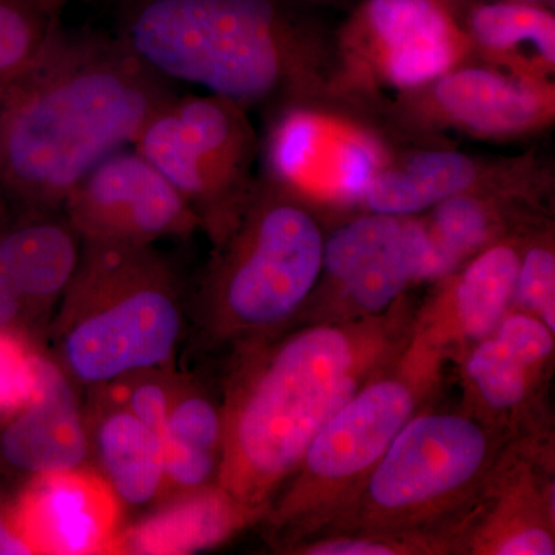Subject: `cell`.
Masks as SVG:
<instances>
[{
  "label": "cell",
  "instance_id": "cell-7",
  "mask_svg": "<svg viewBox=\"0 0 555 555\" xmlns=\"http://www.w3.org/2000/svg\"><path fill=\"white\" fill-rule=\"evenodd\" d=\"M420 383L412 372L371 378L327 420L292 470L280 518L315 532L341 513L397 434L414 416Z\"/></svg>",
  "mask_w": 555,
  "mask_h": 555
},
{
  "label": "cell",
  "instance_id": "cell-21",
  "mask_svg": "<svg viewBox=\"0 0 555 555\" xmlns=\"http://www.w3.org/2000/svg\"><path fill=\"white\" fill-rule=\"evenodd\" d=\"M73 0H0V94L49 51Z\"/></svg>",
  "mask_w": 555,
  "mask_h": 555
},
{
  "label": "cell",
  "instance_id": "cell-14",
  "mask_svg": "<svg viewBox=\"0 0 555 555\" xmlns=\"http://www.w3.org/2000/svg\"><path fill=\"white\" fill-rule=\"evenodd\" d=\"M554 353V332L529 313L505 317L491 337L477 343L466 377L478 400L495 414L524 406Z\"/></svg>",
  "mask_w": 555,
  "mask_h": 555
},
{
  "label": "cell",
  "instance_id": "cell-22",
  "mask_svg": "<svg viewBox=\"0 0 555 555\" xmlns=\"http://www.w3.org/2000/svg\"><path fill=\"white\" fill-rule=\"evenodd\" d=\"M433 208L429 224H425L427 254L422 281L449 275L463 259L488 244L494 229L488 206L466 193Z\"/></svg>",
  "mask_w": 555,
  "mask_h": 555
},
{
  "label": "cell",
  "instance_id": "cell-27",
  "mask_svg": "<svg viewBox=\"0 0 555 555\" xmlns=\"http://www.w3.org/2000/svg\"><path fill=\"white\" fill-rule=\"evenodd\" d=\"M448 547L443 535L426 532H353L313 540L302 546L310 555H396L440 553Z\"/></svg>",
  "mask_w": 555,
  "mask_h": 555
},
{
  "label": "cell",
  "instance_id": "cell-19",
  "mask_svg": "<svg viewBox=\"0 0 555 555\" xmlns=\"http://www.w3.org/2000/svg\"><path fill=\"white\" fill-rule=\"evenodd\" d=\"M426 254V225L403 219L396 238L338 287L339 295L358 315H378L409 284L422 280Z\"/></svg>",
  "mask_w": 555,
  "mask_h": 555
},
{
  "label": "cell",
  "instance_id": "cell-28",
  "mask_svg": "<svg viewBox=\"0 0 555 555\" xmlns=\"http://www.w3.org/2000/svg\"><path fill=\"white\" fill-rule=\"evenodd\" d=\"M513 302L555 332V255L550 247L529 248L520 259Z\"/></svg>",
  "mask_w": 555,
  "mask_h": 555
},
{
  "label": "cell",
  "instance_id": "cell-15",
  "mask_svg": "<svg viewBox=\"0 0 555 555\" xmlns=\"http://www.w3.org/2000/svg\"><path fill=\"white\" fill-rule=\"evenodd\" d=\"M434 100L451 122L488 137L534 127L547 108L534 87L483 68L448 72L437 79Z\"/></svg>",
  "mask_w": 555,
  "mask_h": 555
},
{
  "label": "cell",
  "instance_id": "cell-32",
  "mask_svg": "<svg viewBox=\"0 0 555 555\" xmlns=\"http://www.w3.org/2000/svg\"><path fill=\"white\" fill-rule=\"evenodd\" d=\"M33 547L28 545L27 540L21 535V532L14 531L5 518L0 514V555H22L33 554Z\"/></svg>",
  "mask_w": 555,
  "mask_h": 555
},
{
  "label": "cell",
  "instance_id": "cell-36",
  "mask_svg": "<svg viewBox=\"0 0 555 555\" xmlns=\"http://www.w3.org/2000/svg\"><path fill=\"white\" fill-rule=\"evenodd\" d=\"M449 2H469L470 5V3L480 2V0H449Z\"/></svg>",
  "mask_w": 555,
  "mask_h": 555
},
{
  "label": "cell",
  "instance_id": "cell-17",
  "mask_svg": "<svg viewBox=\"0 0 555 555\" xmlns=\"http://www.w3.org/2000/svg\"><path fill=\"white\" fill-rule=\"evenodd\" d=\"M520 255L496 244L486 248L455 281L451 294V324L465 341L491 337L513 305Z\"/></svg>",
  "mask_w": 555,
  "mask_h": 555
},
{
  "label": "cell",
  "instance_id": "cell-3",
  "mask_svg": "<svg viewBox=\"0 0 555 555\" xmlns=\"http://www.w3.org/2000/svg\"><path fill=\"white\" fill-rule=\"evenodd\" d=\"M118 38L163 78L246 108L297 72L306 22L295 0H116Z\"/></svg>",
  "mask_w": 555,
  "mask_h": 555
},
{
  "label": "cell",
  "instance_id": "cell-12",
  "mask_svg": "<svg viewBox=\"0 0 555 555\" xmlns=\"http://www.w3.org/2000/svg\"><path fill=\"white\" fill-rule=\"evenodd\" d=\"M115 520V500L101 480L75 470L46 474L25 499L21 535L33 551L89 554L107 545Z\"/></svg>",
  "mask_w": 555,
  "mask_h": 555
},
{
  "label": "cell",
  "instance_id": "cell-11",
  "mask_svg": "<svg viewBox=\"0 0 555 555\" xmlns=\"http://www.w3.org/2000/svg\"><path fill=\"white\" fill-rule=\"evenodd\" d=\"M79 261L69 224L39 219L0 235V337L60 297Z\"/></svg>",
  "mask_w": 555,
  "mask_h": 555
},
{
  "label": "cell",
  "instance_id": "cell-26",
  "mask_svg": "<svg viewBox=\"0 0 555 555\" xmlns=\"http://www.w3.org/2000/svg\"><path fill=\"white\" fill-rule=\"evenodd\" d=\"M320 122L312 113L291 112L280 119L269 141V167L278 182L301 177L317 152Z\"/></svg>",
  "mask_w": 555,
  "mask_h": 555
},
{
  "label": "cell",
  "instance_id": "cell-23",
  "mask_svg": "<svg viewBox=\"0 0 555 555\" xmlns=\"http://www.w3.org/2000/svg\"><path fill=\"white\" fill-rule=\"evenodd\" d=\"M230 496H199L150 521L137 535L138 551L177 553L215 542L229 531Z\"/></svg>",
  "mask_w": 555,
  "mask_h": 555
},
{
  "label": "cell",
  "instance_id": "cell-35",
  "mask_svg": "<svg viewBox=\"0 0 555 555\" xmlns=\"http://www.w3.org/2000/svg\"><path fill=\"white\" fill-rule=\"evenodd\" d=\"M295 2L315 3V2H327V0H295Z\"/></svg>",
  "mask_w": 555,
  "mask_h": 555
},
{
  "label": "cell",
  "instance_id": "cell-16",
  "mask_svg": "<svg viewBox=\"0 0 555 555\" xmlns=\"http://www.w3.org/2000/svg\"><path fill=\"white\" fill-rule=\"evenodd\" d=\"M477 175L476 163L463 153H420L403 169L379 171L361 201L374 214L409 217L463 195Z\"/></svg>",
  "mask_w": 555,
  "mask_h": 555
},
{
  "label": "cell",
  "instance_id": "cell-18",
  "mask_svg": "<svg viewBox=\"0 0 555 555\" xmlns=\"http://www.w3.org/2000/svg\"><path fill=\"white\" fill-rule=\"evenodd\" d=\"M102 466L113 491L131 505L149 502L164 476L163 438L131 412H116L102 423Z\"/></svg>",
  "mask_w": 555,
  "mask_h": 555
},
{
  "label": "cell",
  "instance_id": "cell-20",
  "mask_svg": "<svg viewBox=\"0 0 555 555\" xmlns=\"http://www.w3.org/2000/svg\"><path fill=\"white\" fill-rule=\"evenodd\" d=\"M467 30L481 49L492 53L532 50L546 67L555 65V17L546 7L480 0L469 5Z\"/></svg>",
  "mask_w": 555,
  "mask_h": 555
},
{
  "label": "cell",
  "instance_id": "cell-9",
  "mask_svg": "<svg viewBox=\"0 0 555 555\" xmlns=\"http://www.w3.org/2000/svg\"><path fill=\"white\" fill-rule=\"evenodd\" d=\"M64 206L76 235L101 246L147 247L199 221L169 179L137 150L122 149L101 160Z\"/></svg>",
  "mask_w": 555,
  "mask_h": 555
},
{
  "label": "cell",
  "instance_id": "cell-6",
  "mask_svg": "<svg viewBox=\"0 0 555 555\" xmlns=\"http://www.w3.org/2000/svg\"><path fill=\"white\" fill-rule=\"evenodd\" d=\"M244 214L215 272V301L233 327L278 326L315 288L326 240L312 215L276 190L259 193Z\"/></svg>",
  "mask_w": 555,
  "mask_h": 555
},
{
  "label": "cell",
  "instance_id": "cell-25",
  "mask_svg": "<svg viewBox=\"0 0 555 555\" xmlns=\"http://www.w3.org/2000/svg\"><path fill=\"white\" fill-rule=\"evenodd\" d=\"M222 423L214 404L199 397L188 398L170 409L163 434L164 454L215 459Z\"/></svg>",
  "mask_w": 555,
  "mask_h": 555
},
{
  "label": "cell",
  "instance_id": "cell-13",
  "mask_svg": "<svg viewBox=\"0 0 555 555\" xmlns=\"http://www.w3.org/2000/svg\"><path fill=\"white\" fill-rule=\"evenodd\" d=\"M89 443L75 397L50 364L39 363L38 392L0 433V456L20 473H68L86 460Z\"/></svg>",
  "mask_w": 555,
  "mask_h": 555
},
{
  "label": "cell",
  "instance_id": "cell-37",
  "mask_svg": "<svg viewBox=\"0 0 555 555\" xmlns=\"http://www.w3.org/2000/svg\"><path fill=\"white\" fill-rule=\"evenodd\" d=\"M3 94H5V93H3ZM3 94H0V101H2Z\"/></svg>",
  "mask_w": 555,
  "mask_h": 555
},
{
  "label": "cell",
  "instance_id": "cell-31",
  "mask_svg": "<svg viewBox=\"0 0 555 555\" xmlns=\"http://www.w3.org/2000/svg\"><path fill=\"white\" fill-rule=\"evenodd\" d=\"M130 412L153 433L163 437L169 418V398L166 390L156 385L139 386L130 398Z\"/></svg>",
  "mask_w": 555,
  "mask_h": 555
},
{
  "label": "cell",
  "instance_id": "cell-29",
  "mask_svg": "<svg viewBox=\"0 0 555 555\" xmlns=\"http://www.w3.org/2000/svg\"><path fill=\"white\" fill-rule=\"evenodd\" d=\"M379 173V152L369 139H350L339 149L337 188L347 199H361Z\"/></svg>",
  "mask_w": 555,
  "mask_h": 555
},
{
  "label": "cell",
  "instance_id": "cell-34",
  "mask_svg": "<svg viewBox=\"0 0 555 555\" xmlns=\"http://www.w3.org/2000/svg\"><path fill=\"white\" fill-rule=\"evenodd\" d=\"M514 2L531 3V5L546 7V9H550L554 0H514Z\"/></svg>",
  "mask_w": 555,
  "mask_h": 555
},
{
  "label": "cell",
  "instance_id": "cell-4",
  "mask_svg": "<svg viewBox=\"0 0 555 555\" xmlns=\"http://www.w3.org/2000/svg\"><path fill=\"white\" fill-rule=\"evenodd\" d=\"M69 287L90 312L65 337L76 378L104 383L169 360L181 317L169 273L147 247L89 244Z\"/></svg>",
  "mask_w": 555,
  "mask_h": 555
},
{
  "label": "cell",
  "instance_id": "cell-24",
  "mask_svg": "<svg viewBox=\"0 0 555 555\" xmlns=\"http://www.w3.org/2000/svg\"><path fill=\"white\" fill-rule=\"evenodd\" d=\"M403 225V219L390 215H364L347 222L324 241L323 270L335 286L341 287L361 266L390 243Z\"/></svg>",
  "mask_w": 555,
  "mask_h": 555
},
{
  "label": "cell",
  "instance_id": "cell-2",
  "mask_svg": "<svg viewBox=\"0 0 555 555\" xmlns=\"http://www.w3.org/2000/svg\"><path fill=\"white\" fill-rule=\"evenodd\" d=\"M378 326L306 328L258 369L225 427L222 486L257 505L297 467L318 430L377 366Z\"/></svg>",
  "mask_w": 555,
  "mask_h": 555
},
{
  "label": "cell",
  "instance_id": "cell-10",
  "mask_svg": "<svg viewBox=\"0 0 555 555\" xmlns=\"http://www.w3.org/2000/svg\"><path fill=\"white\" fill-rule=\"evenodd\" d=\"M357 25L383 50L386 76L401 89L447 75L462 47L449 0H366Z\"/></svg>",
  "mask_w": 555,
  "mask_h": 555
},
{
  "label": "cell",
  "instance_id": "cell-8",
  "mask_svg": "<svg viewBox=\"0 0 555 555\" xmlns=\"http://www.w3.org/2000/svg\"><path fill=\"white\" fill-rule=\"evenodd\" d=\"M133 145L215 232H229L243 214L254 134L235 102L175 94L150 116Z\"/></svg>",
  "mask_w": 555,
  "mask_h": 555
},
{
  "label": "cell",
  "instance_id": "cell-5",
  "mask_svg": "<svg viewBox=\"0 0 555 555\" xmlns=\"http://www.w3.org/2000/svg\"><path fill=\"white\" fill-rule=\"evenodd\" d=\"M488 427L456 414L412 416L349 505L328 525L339 534L423 532L462 506L494 463Z\"/></svg>",
  "mask_w": 555,
  "mask_h": 555
},
{
  "label": "cell",
  "instance_id": "cell-30",
  "mask_svg": "<svg viewBox=\"0 0 555 555\" xmlns=\"http://www.w3.org/2000/svg\"><path fill=\"white\" fill-rule=\"evenodd\" d=\"M39 387V361L0 337V406H24Z\"/></svg>",
  "mask_w": 555,
  "mask_h": 555
},
{
  "label": "cell",
  "instance_id": "cell-33",
  "mask_svg": "<svg viewBox=\"0 0 555 555\" xmlns=\"http://www.w3.org/2000/svg\"><path fill=\"white\" fill-rule=\"evenodd\" d=\"M10 196L7 195L5 190L0 188V224H2L3 218H5L7 214V199H9Z\"/></svg>",
  "mask_w": 555,
  "mask_h": 555
},
{
  "label": "cell",
  "instance_id": "cell-1",
  "mask_svg": "<svg viewBox=\"0 0 555 555\" xmlns=\"http://www.w3.org/2000/svg\"><path fill=\"white\" fill-rule=\"evenodd\" d=\"M175 94L118 36L62 27L0 101V188L30 207L61 206Z\"/></svg>",
  "mask_w": 555,
  "mask_h": 555
}]
</instances>
